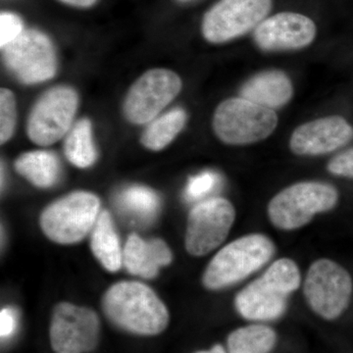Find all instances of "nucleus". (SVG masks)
I'll return each instance as SVG.
<instances>
[{
	"mask_svg": "<svg viewBox=\"0 0 353 353\" xmlns=\"http://www.w3.org/2000/svg\"><path fill=\"white\" fill-rule=\"evenodd\" d=\"M103 310L116 326L141 336L162 333L169 324L165 304L150 288L138 282L112 285L104 296Z\"/></svg>",
	"mask_w": 353,
	"mask_h": 353,
	"instance_id": "nucleus-1",
	"label": "nucleus"
},
{
	"mask_svg": "<svg viewBox=\"0 0 353 353\" xmlns=\"http://www.w3.org/2000/svg\"><path fill=\"white\" fill-rule=\"evenodd\" d=\"M301 284V274L296 262L279 259L239 292L234 306L246 320L273 321L285 314L288 299Z\"/></svg>",
	"mask_w": 353,
	"mask_h": 353,
	"instance_id": "nucleus-2",
	"label": "nucleus"
},
{
	"mask_svg": "<svg viewBox=\"0 0 353 353\" xmlns=\"http://www.w3.org/2000/svg\"><path fill=\"white\" fill-rule=\"evenodd\" d=\"M273 241L262 234H246L216 253L204 271L202 283L220 290L245 280L270 261L275 254Z\"/></svg>",
	"mask_w": 353,
	"mask_h": 353,
	"instance_id": "nucleus-3",
	"label": "nucleus"
},
{
	"mask_svg": "<svg viewBox=\"0 0 353 353\" xmlns=\"http://www.w3.org/2000/svg\"><path fill=\"white\" fill-rule=\"evenodd\" d=\"M338 201V190L329 183H294L269 202V219L277 229L294 231L307 225L316 215L336 208Z\"/></svg>",
	"mask_w": 353,
	"mask_h": 353,
	"instance_id": "nucleus-4",
	"label": "nucleus"
},
{
	"mask_svg": "<svg viewBox=\"0 0 353 353\" xmlns=\"http://www.w3.org/2000/svg\"><path fill=\"white\" fill-rule=\"evenodd\" d=\"M277 125L278 116L273 109L241 97L223 101L213 118L216 136L231 145L263 141L273 134Z\"/></svg>",
	"mask_w": 353,
	"mask_h": 353,
	"instance_id": "nucleus-5",
	"label": "nucleus"
},
{
	"mask_svg": "<svg viewBox=\"0 0 353 353\" xmlns=\"http://www.w3.org/2000/svg\"><path fill=\"white\" fill-rule=\"evenodd\" d=\"M101 202L87 192H77L62 197L44 209L41 227L51 241L61 245L79 243L94 228Z\"/></svg>",
	"mask_w": 353,
	"mask_h": 353,
	"instance_id": "nucleus-6",
	"label": "nucleus"
},
{
	"mask_svg": "<svg viewBox=\"0 0 353 353\" xmlns=\"http://www.w3.org/2000/svg\"><path fill=\"white\" fill-rule=\"evenodd\" d=\"M303 292L313 312L332 321L340 317L350 305L352 278L347 269L333 260H316L306 274Z\"/></svg>",
	"mask_w": 353,
	"mask_h": 353,
	"instance_id": "nucleus-7",
	"label": "nucleus"
},
{
	"mask_svg": "<svg viewBox=\"0 0 353 353\" xmlns=\"http://www.w3.org/2000/svg\"><path fill=\"white\" fill-rule=\"evenodd\" d=\"M236 210L222 197H213L196 204L188 217L185 245L194 256H204L219 248L233 227Z\"/></svg>",
	"mask_w": 353,
	"mask_h": 353,
	"instance_id": "nucleus-8",
	"label": "nucleus"
},
{
	"mask_svg": "<svg viewBox=\"0 0 353 353\" xmlns=\"http://www.w3.org/2000/svg\"><path fill=\"white\" fill-rule=\"evenodd\" d=\"M272 9V0H220L204 16L202 34L223 43L256 29Z\"/></svg>",
	"mask_w": 353,
	"mask_h": 353,
	"instance_id": "nucleus-9",
	"label": "nucleus"
},
{
	"mask_svg": "<svg viewBox=\"0 0 353 353\" xmlns=\"http://www.w3.org/2000/svg\"><path fill=\"white\" fill-rule=\"evenodd\" d=\"M77 108L78 95L75 90L66 87L48 90L30 114L28 136L38 145L57 143L69 132Z\"/></svg>",
	"mask_w": 353,
	"mask_h": 353,
	"instance_id": "nucleus-10",
	"label": "nucleus"
},
{
	"mask_svg": "<svg viewBox=\"0 0 353 353\" xmlns=\"http://www.w3.org/2000/svg\"><path fill=\"white\" fill-rule=\"evenodd\" d=\"M3 50L6 66L22 83L44 82L57 73L54 48L43 32L27 30Z\"/></svg>",
	"mask_w": 353,
	"mask_h": 353,
	"instance_id": "nucleus-11",
	"label": "nucleus"
},
{
	"mask_svg": "<svg viewBox=\"0 0 353 353\" xmlns=\"http://www.w3.org/2000/svg\"><path fill=\"white\" fill-rule=\"evenodd\" d=\"M101 324L92 309L58 304L50 322V343L57 353H87L99 343Z\"/></svg>",
	"mask_w": 353,
	"mask_h": 353,
	"instance_id": "nucleus-12",
	"label": "nucleus"
},
{
	"mask_svg": "<svg viewBox=\"0 0 353 353\" xmlns=\"http://www.w3.org/2000/svg\"><path fill=\"white\" fill-rule=\"evenodd\" d=\"M182 80L173 71L153 69L132 85L124 104L127 119L146 124L154 119L182 90Z\"/></svg>",
	"mask_w": 353,
	"mask_h": 353,
	"instance_id": "nucleus-13",
	"label": "nucleus"
},
{
	"mask_svg": "<svg viewBox=\"0 0 353 353\" xmlns=\"http://www.w3.org/2000/svg\"><path fill=\"white\" fill-rule=\"evenodd\" d=\"M317 28L303 14L283 12L262 21L253 32L255 43L264 51L301 50L314 41Z\"/></svg>",
	"mask_w": 353,
	"mask_h": 353,
	"instance_id": "nucleus-14",
	"label": "nucleus"
},
{
	"mask_svg": "<svg viewBox=\"0 0 353 353\" xmlns=\"http://www.w3.org/2000/svg\"><path fill=\"white\" fill-rule=\"evenodd\" d=\"M353 139V128L341 116L320 118L296 128L290 141L292 152L301 157L333 152Z\"/></svg>",
	"mask_w": 353,
	"mask_h": 353,
	"instance_id": "nucleus-15",
	"label": "nucleus"
},
{
	"mask_svg": "<svg viewBox=\"0 0 353 353\" xmlns=\"http://www.w3.org/2000/svg\"><path fill=\"white\" fill-rule=\"evenodd\" d=\"M172 259L170 248L163 241H143L137 234L129 236L123 252V263L127 270L146 279L155 277L159 269L170 264Z\"/></svg>",
	"mask_w": 353,
	"mask_h": 353,
	"instance_id": "nucleus-16",
	"label": "nucleus"
},
{
	"mask_svg": "<svg viewBox=\"0 0 353 353\" xmlns=\"http://www.w3.org/2000/svg\"><path fill=\"white\" fill-rule=\"evenodd\" d=\"M241 97L270 109L285 105L294 94V88L284 72L272 70L253 76L243 83Z\"/></svg>",
	"mask_w": 353,
	"mask_h": 353,
	"instance_id": "nucleus-17",
	"label": "nucleus"
},
{
	"mask_svg": "<svg viewBox=\"0 0 353 353\" xmlns=\"http://www.w3.org/2000/svg\"><path fill=\"white\" fill-rule=\"evenodd\" d=\"M90 248L94 256L106 270H119L123 263V252L112 218L108 211L99 213L92 228Z\"/></svg>",
	"mask_w": 353,
	"mask_h": 353,
	"instance_id": "nucleus-18",
	"label": "nucleus"
},
{
	"mask_svg": "<svg viewBox=\"0 0 353 353\" xmlns=\"http://www.w3.org/2000/svg\"><path fill=\"white\" fill-rule=\"evenodd\" d=\"M18 173L39 188L52 187L59 178L57 157L48 152H31L21 155L15 162Z\"/></svg>",
	"mask_w": 353,
	"mask_h": 353,
	"instance_id": "nucleus-19",
	"label": "nucleus"
},
{
	"mask_svg": "<svg viewBox=\"0 0 353 353\" xmlns=\"http://www.w3.org/2000/svg\"><path fill=\"white\" fill-rule=\"evenodd\" d=\"M277 343V334L270 327L248 325L234 330L228 336V353H270Z\"/></svg>",
	"mask_w": 353,
	"mask_h": 353,
	"instance_id": "nucleus-20",
	"label": "nucleus"
},
{
	"mask_svg": "<svg viewBox=\"0 0 353 353\" xmlns=\"http://www.w3.org/2000/svg\"><path fill=\"white\" fill-rule=\"evenodd\" d=\"M117 204L124 214L141 223L152 221L159 210L157 194L148 188L132 185L118 196Z\"/></svg>",
	"mask_w": 353,
	"mask_h": 353,
	"instance_id": "nucleus-21",
	"label": "nucleus"
},
{
	"mask_svg": "<svg viewBox=\"0 0 353 353\" xmlns=\"http://www.w3.org/2000/svg\"><path fill=\"white\" fill-rule=\"evenodd\" d=\"M185 121L187 114L183 109L176 108L165 113L146 128L141 137V143L155 152L163 150L182 131Z\"/></svg>",
	"mask_w": 353,
	"mask_h": 353,
	"instance_id": "nucleus-22",
	"label": "nucleus"
},
{
	"mask_svg": "<svg viewBox=\"0 0 353 353\" xmlns=\"http://www.w3.org/2000/svg\"><path fill=\"white\" fill-rule=\"evenodd\" d=\"M64 152L70 162L79 168L92 166L97 160L90 121H79L67 134Z\"/></svg>",
	"mask_w": 353,
	"mask_h": 353,
	"instance_id": "nucleus-23",
	"label": "nucleus"
},
{
	"mask_svg": "<svg viewBox=\"0 0 353 353\" xmlns=\"http://www.w3.org/2000/svg\"><path fill=\"white\" fill-rule=\"evenodd\" d=\"M16 124V101L7 88L0 90V143H6L12 137Z\"/></svg>",
	"mask_w": 353,
	"mask_h": 353,
	"instance_id": "nucleus-24",
	"label": "nucleus"
},
{
	"mask_svg": "<svg viewBox=\"0 0 353 353\" xmlns=\"http://www.w3.org/2000/svg\"><path fill=\"white\" fill-rule=\"evenodd\" d=\"M221 179L214 172L206 171L190 179L185 188V199L190 201L203 199L219 185Z\"/></svg>",
	"mask_w": 353,
	"mask_h": 353,
	"instance_id": "nucleus-25",
	"label": "nucleus"
},
{
	"mask_svg": "<svg viewBox=\"0 0 353 353\" xmlns=\"http://www.w3.org/2000/svg\"><path fill=\"white\" fill-rule=\"evenodd\" d=\"M24 32V26L19 16L9 12L0 15V46L2 50L15 41Z\"/></svg>",
	"mask_w": 353,
	"mask_h": 353,
	"instance_id": "nucleus-26",
	"label": "nucleus"
},
{
	"mask_svg": "<svg viewBox=\"0 0 353 353\" xmlns=\"http://www.w3.org/2000/svg\"><path fill=\"white\" fill-rule=\"evenodd\" d=\"M328 170L334 176L353 179V148L332 158L328 163Z\"/></svg>",
	"mask_w": 353,
	"mask_h": 353,
	"instance_id": "nucleus-27",
	"label": "nucleus"
},
{
	"mask_svg": "<svg viewBox=\"0 0 353 353\" xmlns=\"http://www.w3.org/2000/svg\"><path fill=\"white\" fill-rule=\"evenodd\" d=\"M17 328V315L12 308H3L0 313V334L2 339H8Z\"/></svg>",
	"mask_w": 353,
	"mask_h": 353,
	"instance_id": "nucleus-28",
	"label": "nucleus"
},
{
	"mask_svg": "<svg viewBox=\"0 0 353 353\" xmlns=\"http://www.w3.org/2000/svg\"><path fill=\"white\" fill-rule=\"evenodd\" d=\"M64 3L69 4V6L77 7H88L92 6L95 3L97 0H60Z\"/></svg>",
	"mask_w": 353,
	"mask_h": 353,
	"instance_id": "nucleus-29",
	"label": "nucleus"
},
{
	"mask_svg": "<svg viewBox=\"0 0 353 353\" xmlns=\"http://www.w3.org/2000/svg\"><path fill=\"white\" fill-rule=\"evenodd\" d=\"M196 353H228L226 350H224L221 345H214L211 350H201V352H197Z\"/></svg>",
	"mask_w": 353,
	"mask_h": 353,
	"instance_id": "nucleus-30",
	"label": "nucleus"
},
{
	"mask_svg": "<svg viewBox=\"0 0 353 353\" xmlns=\"http://www.w3.org/2000/svg\"><path fill=\"white\" fill-rule=\"evenodd\" d=\"M180 1H189V0H180Z\"/></svg>",
	"mask_w": 353,
	"mask_h": 353,
	"instance_id": "nucleus-31",
	"label": "nucleus"
}]
</instances>
